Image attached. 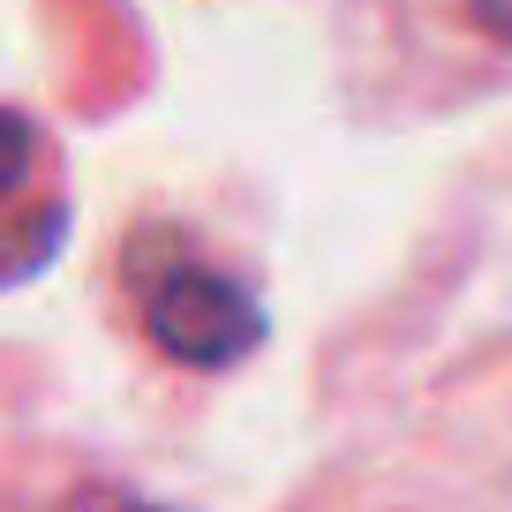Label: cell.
I'll use <instances>...</instances> for the list:
<instances>
[{
	"label": "cell",
	"mask_w": 512,
	"mask_h": 512,
	"mask_svg": "<svg viewBox=\"0 0 512 512\" xmlns=\"http://www.w3.org/2000/svg\"><path fill=\"white\" fill-rule=\"evenodd\" d=\"M128 294L136 317L159 339V354L189 369H226L264 339V309L234 272H219L204 249H189L181 234H144L128 256Z\"/></svg>",
	"instance_id": "cell-1"
},
{
	"label": "cell",
	"mask_w": 512,
	"mask_h": 512,
	"mask_svg": "<svg viewBox=\"0 0 512 512\" xmlns=\"http://www.w3.org/2000/svg\"><path fill=\"white\" fill-rule=\"evenodd\" d=\"M68 241V174L61 144L31 113L0 106V287H23Z\"/></svg>",
	"instance_id": "cell-2"
},
{
	"label": "cell",
	"mask_w": 512,
	"mask_h": 512,
	"mask_svg": "<svg viewBox=\"0 0 512 512\" xmlns=\"http://www.w3.org/2000/svg\"><path fill=\"white\" fill-rule=\"evenodd\" d=\"M0 512H174L61 445H0Z\"/></svg>",
	"instance_id": "cell-3"
},
{
	"label": "cell",
	"mask_w": 512,
	"mask_h": 512,
	"mask_svg": "<svg viewBox=\"0 0 512 512\" xmlns=\"http://www.w3.org/2000/svg\"><path fill=\"white\" fill-rule=\"evenodd\" d=\"M452 16H460V31H475L482 46L512 53V0H445Z\"/></svg>",
	"instance_id": "cell-4"
}]
</instances>
